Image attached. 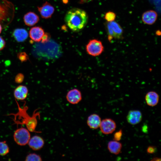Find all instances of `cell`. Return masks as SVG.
Returning a JSON list of instances; mask_svg holds the SVG:
<instances>
[{
    "mask_svg": "<svg viewBox=\"0 0 161 161\" xmlns=\"http://www.w3.org/2000/svg\"><path fill=\"white\" fill-rule=\"evenodd\" d=\"M50 38V35L47 33H44L41 40L42 43H45Z\"/></svg>",
    "mask_w": 161,
    "mask_h": 161,
    "instance_id": "obj_26",
    "label": "cell"
},
{
    "mask_svg": "<svg viewBox=\"0 0 161 161\" xmlns=\"http://www.w3.org/2000/svg\"><path fill=\"white\" fill-rule=\"evenodd\" d=\"M25 24L28 26H32L35 24L39 21V17L35 13L30 12L26 13L23 17Z\"/></svg>",
    "mask_w": 161,
    "mask_h": 161,
    "instance_id": "obj_15",
    "label": "cell"
},
{
    "mask_svg": "<svg viewBox=\"0 0 161 161\" xmlns=\"http://www.w3.org/2000/svg\"><path fill=\"white\" fill-rule=\"evenodd\" d=\"M122 134V131L121 129L116 132L114 135V140L117 141H120L121 139Z\"/></svg>",
    "mask_w": 161,
    "mask_h": 161,
    "instance_id": "obj_24",
    "label": "cell"
},
{
    "mask_svg": "<svg viewBox=\"0 0 161 161\" xmlns=\"http://www.w3.org/2000/svg\"><path fill=\"white\" fill-rule=\"evenodd\" d=\"M116 18L115 13L114 12L111 11L106 13L104 16V18L107 22L114 21Z\"/></svg>",
    "mask_w": 161,
    "mask_h": 161,
    "instance_id": "obj_21",
    "label": "cell"
},
{
    "mask_svg": "<svg viewBox=\"0 0 161 161\" xmlns=\"http://www.w3.org/2000/svg\"><path fill=\"white\" fill-rule=\"evenodd\" d=\"M87 53L93 56H97L103 52L104 47L102 42L96 39L90 40L86 46Z\"/></svg>",
    "mask_w": 161,
    "mask_h": 161,
    "instance_id": "obj_4",
    "label": "cell"
},
{
    "mask_svg": "<svg viewBox=\"0 0 161 161\" xmlns=\"http://www.w3.org/2000/svg\"><path fill=\"white\" fill-rule=\"evenodd\" d=\"M145 99L147 104L151 106H154L158 103L159 96L158 94L154 91L148 92L146 94Z\"/></svg>",
    "mask_w": 161,
    "mask_h": 161,
    "instance_id": "obj_13",
    "label": "cell"
},
{
    "mask_svg": "<svg viewBox=\"0 0 161 161\" xmlns=\"http://www.w3.org/2000/svg\"><path fill=\"white\" fill-rule=\"evenodd\" d=\"M142 115L141 112L138 110L130 111L126 116L128 122L131 125H135L140 123L142 120Z\"/></svg>",
    "mask_w": 161,
    "mask_h": 161,
    "instance_id": "obj_9",
    "label": "cell"
},
{
    "mask_svg": "<svg viewBox=\"0 0 161 161\" xmlns=\"http://www.w3.org/2000/svg\"><path fill=\"white\" fill-rule=\"evenodd\" d=\"M101 121V118L98 115L93 114L88 117L87 123L90 128L96 129L99 127Z\"/></svg>",
    "mask_w": 161,
    "mask_h": 161,
    "instance_id": "obj_14",
    "label": "cell"
},
{
    "mask_svg": "<svg viewBox=\"0 0 161 161\" xmlns=\"http://www.w3.org/2000/svg\"><path fill=\"white\" fill-rule=\"evenodd\" d=\"M63 3L64 4H67L68 1V0H62Z\"/></svg>",
    "mask_w": 161,
    "mask_h": 161,
    "instance_id": "obj_30",
    "label": "cell"
},
{
    "mask_svg": "<svg viewBox=\"0 0 161 161\" xmlns=\"http://www.w3.org/2000/svg\"><path fill=\"white\" fill-rule=\"evenodd\" d=\"M28 89L26 86L19 85L14 90V95L15 98L18 100H23L27 97Z\"/></svg>",
    "mask_w": 161,
    "mask_h": 161,
    "instance_id": "obj_16",
    "label": "cell"
},
{
    "mask_svg": "<svg viewBox=\"0 0 161 161\" xmlns=\"http://www.w3.org/2000/svg\"><path fill=\"white\" fill-rule=\"evenodd\" d=\"M106 27L108 34L109 40L113 38L120 39L123 37V30L121 26L114 21L107 22Z\"/></svg>",
    "mask_w": 161,
    "mask_h": 161,
    "instance_id": "obj_3",
    "label": "cell"
},
{
    "mask_svg": "<svg viewBox=\"0 0 161 161\" xmlns=\"http://www.w3.org/2000/svg\"><path fill=\"white\" fill-rule=\"evenodd\" d=\"M5 41L3 38L0 36V51L4 47L5 45Z\"/></svg>",
    "mask_w": 161,
    "mask_h": 161,
    "instance_id": "obj_27",
    "label": "cell"
},
{
    "mask_svg": "<svg viewBox=\"0 0 161 161\" xmlns=\"http://www.w3.org/2000/svg\"><path fill=\"white\" fill-rule=\"evenodd\" d=\"M9 152V147L5 141L0 142V156H4Z\"/></svg>",
    "mask_w": 161,
    "mask_h": 161,
    "instance_id": "obj_19",
    "label": "cell"
},
{
    "mask_svg": "<svg viewBox=\"0 0 161 161\" xmlns=\"http://www.w3.org/2000/svg\"><path fill=\"white\" fill-rule=\"evenodd\" d=\"M13 138L15 142L18 145H25L28 144L30 138V134L27 129L20 128L15 131Z\"/></svg>",
    "mask_w": 161,
    "mask_h": 161,
    "instance_id": "obj_5",
    "label": "cell"
},
{
    "mask_svg": "<svg viewBox=\"0 0 161 161\" xmlns=\"http://www.w3.org/2000/svg\"><path fill=\"white\" fill-rule=\"evenodd\" d=\"M44 30L39 26H36L32 28L29 32L30 38L34 41L39 42L42 39L44 34Z\"/></svg>",
    "mask_w": 161,
    "mask_h": 161,
    "instance_id": "obj_12",
    "label": "cell"
},
{
    "mask_svg": "<svg viewBox=\"0 0 161 161\" xmlns=\"http://www.w3.org/2000/svg\"><path fill=\"white\" fill-rule=\"evenodd\" d=\"M18 111L16 114H11L14 117L13 119L15 124L17 126L19 125H25L27 129L31 132L40 133L36 131V128L37 124V117H40V113L38 112H36V110L34 111L32 116L29 115L27 112L28 107L24 104L23 108L20 106L18 103L17 102Z\"/></svg>",
    "mask_w": 161,
    "mask_h": 161,
    "instance_id": "obj_1",
    "label": "cell"
},
{
    "mask_svg": "<svg viewBox=\"0 0 161 161\" xmlns=\"http://www.w3.org/2000/svg\"><path fill=\"white\" fill-rule=\"evenodd\" d=\"M24 76L23 74L21 73H18L15 78V81L18 83H20L23 82L24 80Z\"/></svg>",
    "mask_w": 161,
    "mask_h": 161,
    "instance_id": "obj_23",
    "label": "cell"
},
{
    "mask_svg": "<svg viewBox=\"0 0 161 161\" xmlns=\"http://www.w3.org/2000/svg\"><path fill=\"white\" fill-rule=\"evenodd\" d=\"M82 97L80 92L76 89L70 90L67 92L66 96L67 101L73 104L78 103L82 100Z\"/></svg>",
    "mask_w": 161,
    "mask_h": 161,
    "instance_id": "obj_8",
    "label": "cell"
},
{
    "mask_svg": "<svg viewBox=\"0 0 161 161\" xmlns=\"http://www.w3.org/2000/svg\"><path fill=\"white\" fill-rule=\"evenodd\" d=\"M42 160L41 156L35 153H30L26 156V161H40Z\"/></svg>",
    "mask_w": 161,
    "mask_h": 161,
    "instance_id": "obj_20",
    "label": "cell"
},
{
    "mask_svg": "<svg viewBox=\"0 0 161 161\" xmlns=\"http://www.w3.org/2000/svg\"><path fill=\"white\" fill-rule=\"evenodd\" d=\"M28 144L30 148L36 151L41 149L43 147L44 142L41 137L35 135L30 138Z\"/></svg>",
    "mask_w": 161,
    "mask_h": 161,
    "instance_id": "obj_11",
    "label": "cell"
},
{
    "mask_svg": "<svg viewBox=\"0 0 161 161\" xmlns=\"http://www.w3.org/2000/svg\"><path fill=\"white\" fill-rule=\"evenodd\" d=\"M13 35L17 41L22 42L27 38L28 33L27 31L24 29L17 28L14 31Z\"/></svg>",
    "mask_w": 161,
    "mask_h": 161,
    "instance_id": "obj_18",
    "label": "cell"
},
{
    "mask_svg": "<svg viewBox=\"0 0 161 161\" xmlns=\"http://www.w3.org/2000/svg\"><path fill=\"white\" fill-rule=\"evenodd\" d=\"M99 127L103 134H108L112 133L115 130L116 125L112 119L106 118L101 120Z\"/></svg>",
    "mask_w": 161,
    "mask_h": 161,
    "instance_id": "obj_6",
    "label": "cell"
},
{
    "mask_svg": "<svg viewBox=\"0 0 161 161\" xmlns=\"http://www.w3.org/2000/svg\"><path fill=\"white\" fill-rule=\"evenodd\" d=\"M158 15L156 12L150 10L145 12L142 14V20L145 24L151 25L154 24L157 18Z\"/></svg>",
    "mask_w": 161,
    "mask_h": 161,
    "instance_id": "obj_10",
    "label": "cell"
},
{
    "mask_svg": "<svg viewBox=\"0 0 161 161\" xmlns=\"http://www.w3.org/2000/svg\"><path fill=\"white\" fill-rule=\"evenodd\" d=\"M17 56L18 59L22 62L26 61L29 59L28 55L26 52H24L18 53Z\"/></svg>",
    "mask_w": 161,
    "mask_h": 161,
    "instance_id": "obj_22",
    "label": "cell"
},
{
    "mask_svg": "<svg viewBox=\"0 0 161 161\" xmlns=\"http://www.w3.org/2000/svg\"><path fill=\"white\" fill-rule=\"evenodd\" d=\"M2 31V27L1 24H0V34L1 33Z\"/></svg>",
    "mask_w": 161,
    "mask_h": 161,
    "instance_id": "obj_31",
    "label": "cell"
},
{
    "mask_svg": "<svg viewBox=\"0 0 161 161\" xmlns=\"http://www.w3.org/2000/svg\"><path fill=\"white\" fill-rule=\"evenodd\" d=\"M122 145L121 143L119 141L115 140L110 141L107 145L108 149L111 153L117 155L121 151Z\"/></svg>",
    "mask_w": 161,
    "mask_h": 161,
    "instance_id": "obj_17",
    "label": "cell"
},
{
    "mask_svg": "<svg viewBox=\"0 0 161 161\" xmlns=\"http://www.w3.org/2000/svg\"><path fill=\"white\" fill-rule=\"evenodd\" d=\"M156 150L155 147L152 146H148L147 149V152L149 154H152L154 153Z\"/></svg>",
    "mask_w": 161,
    "mask_h": 161,
    "instance_id": "obj_25",
    "label": "cell"
},
{
    "mask_svg": "<svg viewBox=\"0 0 161 161\" xmlns=\"http://www.w3.org/2000/svg\"><path fill=\"white\" fill-rule=\"evenodd\" d=\"M88 16L84 10L78 8H73L66 13L65 21L66 24L72 31H79L86 24Z\"/></svg>",
    "mask_w": 161,
    "mask_h": 161,
    "instance_id": "obj_2",
    "label": "cell"
},
{
    "mask_svg": "<svg viewBox=\"0 0 161 161\" xmlns=\"http://www.w3.org/2000/svg\"><path fill=\"white\" fill-rule=\"evenodd\" d=\"M161 160L160 158H159L158 157H154L151 160L152 161H160Z\"/></svg>",
    "mask_w": 161,
    "mask_h": 161,
    "instance_id": "obj_28",
    "label": "cell"
},
{
    "mask_svg": "<svg viewBox=\"0 0 161 161\" xmlns=\"http://www.w3.org/2000/svg\"><path fill=\"white\" fill-rule=\"evenodd\" d=\"M156 34L158 36L160 35H161V32L159 30H158L156 32Z\"/></svg>",
    "mask_w": 161,
    "mask_h": 161,
    "instance_id": "obj_29",
    "label": "cell"
},
{
    "mask_svg": "<svg viewBox=\"0 0 161 161\" xmlns=\"http://www.w3.org/2000/svg\"><path fill=\"white\" fill-rule=\"evenodd\" d=\"M38 9L41 17L46 19L51 18L55 11L54 7L47 1L38 7Z\"/></svg>",
    "mask_w": 161,
    "mask_h": 161,
    "instance_id": "obj_7",
    "label": "cell"
}]
</instances>
